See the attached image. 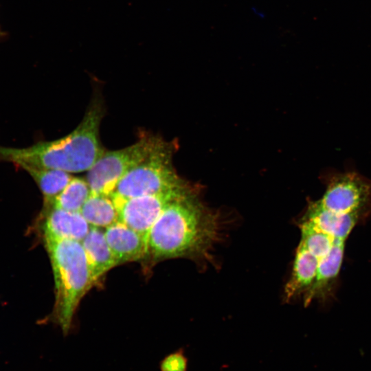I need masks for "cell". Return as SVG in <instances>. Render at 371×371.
<instances>
[{"label": "cell", "mask_w": 371, "mask_h": 371, "mask_svg": "<svg viewBox=\"0 0 371 371\" xmlns=\"http://www.w3.org/2000/svg\"><path fill=\"white\" fill-rule=\"evenodd\" d=\"M23 170L32 177L41 190L44 207L51 205L74 177L71 173L56 169L26 168Z\"/></svg>", "instance_id": "5bb4252c"}, {"label": "cell", "mask_w": 371, "mask_h": 371, "mask_svg": "<svg viewBox=\"0 0 371 371\" xmlns=\"http://www.w3.org/2000/svg\"><path fill=\"white\" fill-rule=\"evenodd\" d=\"M103 115L102 100L95 96L80 124L71 133L25 148L0 146V161L12 163L23 170L34 168L69 173L87 172L104 151L99 135Z\"/></svg>", "instance_id": "7a4b0ae2"}, {"label": "cell", "mask_w": 371, "mask_h": 371, "mask_svg": "<svg viewBox=\"0 0 371 371\" xmlns=\"http://www.w3.org/2000/svg\"><path fill=\"white\" fill-rule=\"evenodd\" d=\"M164 142L159 137L145 133L126 148L104 150L86 175L91 192L110 195L126 174L146 159Z\"/></svg>", "instance_id": "5b68a950"}, {"label": "cell", "mask_w": 371, "mask_h": 371, "mask_svg": "<svg viewBox=\"0 0 371 371\" xmlns=\"http://www.w3.org/2000/svg\"><path fill=\"white\" fill-rule=\"evenodd\" d=\"M83 247L93 284L106 271L117 265L106 241L104 231L91 227L81 242Z\"/></svg>", "instance_id": "7c38bea8"}, {"label": "cell", "mask_w": 371, "mask_h": 371, "mask_svg": "<svg viewBox=\"0 0 371 371\" xmlns=\"http://www.w3.org/2000/svg\"><path fill=\"white\" fill-rule=\"evenodd\" d=\"M191 189L192 188L187 184L166 192L113 201L118 211L119 221L148 240L150 228L166 207Z\"/></svg>", "instance_id": "52a82bcc"}, {"label": "cell", "mask_w": 371, "mask_h": 371, "mask_svg": "<svg viewBox=\"0 0 371 371\" xmlns=\"http://www.w3.org/2000/svg\"><path fill=\"white\" fill-rule=\"evenodd\" d=\"M55 283V305L52 322L65 337L74 328V316L79 302L93 284L83 247L71 240L45 241Z\"/></svg>", "instance_id": "3957f363"}, {"label": "cell", "mask_w": 371, "mask_h": 371, "mask_svg": "<svg viewBox=\"0 0 371 371\" xmlns=\"http://www.w3.org/2000/svg\"><path fill=\"white\" fill-rule=\"evenodd\" d=\"M159 371H188L189 359L183 348L166 354L159 361Z\"/></svg>", "instance_id": "2e32d148"}, {"label": "cell", "mask_w": 371, "mask_h": 371, "mask_svg": "<svg viewBox=\"0 0 371 371\" xmlns=\"http://www.w3.org/2000/svg\"><path fill=\"white\" fill-rule=\"evenodd\" d=\"M175 144L164 143L146 159L126 174L110 194L113 201L166 192L187 183L177 174L172 163Z\"/></svg>", "instance_id": "277c9868"}, {"label": "cell", "mask_w": 371, "mask_h": 371, "mask_svg": "<svg viewBox=\"0 0 371 371\" xmlns=\"http://www.w3.org/2000/svg\"><path fill=\"white\" fill-rule=\"evenodd\" d=\"M104 234L117 265L140 260L148 254V240L120 221L105 228Z\"/></svg>", "instance_id": "9c48e42d"}, {"label": "cell", "mask_w": 371, "mask_h": 371, "mask_svg": "<svg viewBox=\"0 0 371 371\" xmlns=\"http://www.w3.org/2000/svg\"><path fill=\"white\" fill-rule=\"evenodd\" d=\"M318 201L338 214L366 213L371 206V182L355 172L333 175Z\"/></svg>", "instance_id": "8992f818"}, {"label": "cell", "mask_w": 371, "mask_h": 371, "mask_svg": "<svg viewBox=\"0 0 371 371\" xmlns=\"http://www.w3.org/2000/svg\"><path fill=\"white\" fill-rule=\"evenodd\" d=\"M364 214L362 212L347 214H335L324 208L317 200L309 203L301 220L335 238L346 240Z\"/></svg>", "instance_id": "30bf717a"}, {"label": "cell", "mask_w": 371, "mask_h": 371, "mask_svg": "<svg viewBox=\"0 0 371 371\" xmlns=\"http://www.w3.org/2000/svg\"><path fill=\"white\" fill-rule=\"evenodd\" d=\"M91 194V190L86 179L73 177L49 206L70 212H80Z\"/></svg>", "instance_id": "9a60e30c"}, {"label": "cell", "mask_w": 371, "mask_h": 371, "mask_svg": "<svg viewBox=\"0 0 371 371\" xmlns=\"http://www.w3.org/2000/svg\"><path fill=\"white\" fill-rule=\"evenodd\" d=\"M80 212L91 227L106 228L119 221L113 200L104 194L91 192Z\"/></svg>", "instance_id": "4fadbf2b"}, {"label": "cell", "mask_w": 371, "mask_h": 371, "mask_svg": "<svg viewBox=\"0 0 371 371\" xmlns=\"http://www.w3.org/2000/svg\"><path fill=\"white\" fill-rule=\"evenodd\" d=\"M219 231L218 214L207 209L192 188L168 205L153 225L148 254L157 260H205Z\"/></svg>", "instance_id": "6da1fadb"}, {"label": "cell", "mask_w": 371, "mask_h": 371, "mask_svg": "<svg viewBox=\"0 0 371 371\" xmlns=\"http://www.w3.org/2000/svg\"><path fill=\"white\" fill-rule=\"evenodd\" d=\"M319 265L318 259L300 242L296 249L292 273L285 285L287 301L304 295L314 284Z\"/></svg>", "instance_id": "8fae6325"}, {"label": "cell", "mask_w": 371, "mask_h": 371, "mask_svg": "<svg viewBox=\"0 0 371 371\" xmlns=\"http://www.w3.org/2000/svg\"><path fill=\"white\" fill-rule=\"evenodd\" d=\"M43 225L44 240H71L82 242L91 226L80 212H70L54 206L45 207Z\"/></svg>", "instance_id": "ba28073f"}]
</instances>
